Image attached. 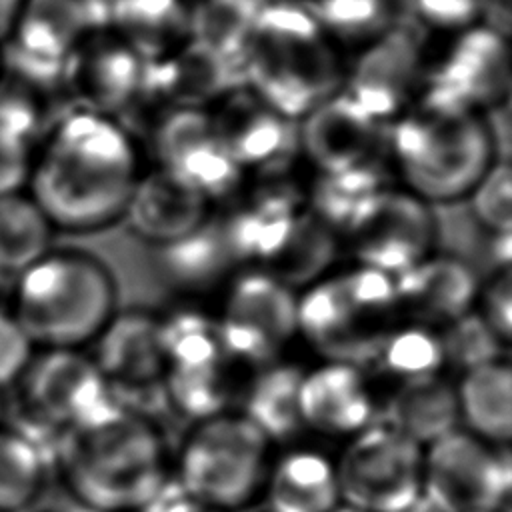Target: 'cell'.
I'll return each instance as SVG.
<instances>
[{
  "label": "cell",
  "mask_w": 512,
  "mask_h": 512,
  "mask_svg": "<svg viewBox=\"0 0 512 512\" xmlns=\"http://www.w3.org/2000/svg\"><path fill=\"white\" fill-rule=\"evenodd\" d=\"M446 366L436 328L412 320L398 322L382 340L372 364L374 374L396 384L440 376Z\"/></svg>",
  "instance_id": "cell-32"
},
{
  "label": "cell",
  "mask_w": 512,
  "mask_h": 512,
  "mask_svg": "<svg viewBox=\"0 0 512 512\" xmlns=\"http://www.w3.org/2000/svg\"><path fill=\"white\" fill-rule=\"evenodd\" d=\"M396 184L390 160H372L334 172H312L306 182V208L338 236L384 188Z\"/></svg>",
  "instance_id": "cell-30"
},
{
  "label": "cell",
  "mask_w": 512,
  "mask_h": 512,
  "mask_svg": "<svg viewBox=\"0 0 512 512\" xmlns=\"http://www.w3.org/2000/svg\"><path fill=\"white\" fill-rule=\"evenodd\" d=\"M438 334L446 366L450 364L460 372L504 358L506 344L476 310H470L438 328Z\"/></svg>",
  "instance_id": "cell-37"
},
{
  "label": "cell",
  "mask_w": 512,
  "mask_h": 512,
  "mask_svg": "<svg viewBox=\"0 0 512 512\" xmlns=\"http://www.w3.org/2000/svg\"><path fill=\"white\" fill-rule=\"evenodd\" d=\"M6 308L34 348H82L116 314V282L98 256L50 248L12 278Z\"/></svg>",
  "instance_id": "cell-5"
},
{
  "label": "cell",
  "mask_w": 512,
  "mask_h": 512,
  "mask_svg": "<svg viewBox=\"0 0 512 512\" xmlns=\"http://www.w3.org/2000/svg\"><path fill=\"white\" fill-rule=\"evenodd\" d=\"M424 448L376 420L334 458L340 502L362 512H396L422 492Z\"/></svg>",
  "instance_id": "cell-10"
},
{
  "label": "cell",
  "mask_w": 512,
  "mask_h": 512,
  "mask_svg": "<svg viewBox=\"0 0 512 512\" xmlns=\"http://www.w3.org/2000/svg\"><path fill=\"white\" fill-rule=\"evenodd\" d=\"M396 512H438V510H436L434 504L420 492V496H416L412 502H408L406 506H402V508L396 510Z\"/></svg>",
  "instance_id": "cell-48"
},
{
  "label": "cell",
  "mask_w": 512,
  "mask_h": 512,
  "mask_svg": "<svg viewBox=\"0 0 512 512\" xmlns=\"http://www.w3.org/2000/svg\"><path fill=\"white\" fill-rule=\"evenodd\" d=\"M394 284L400 316L436 330L474 310L480 290L468 262L436 252L394 276Z\"/></svg>",
  "instance_id": "cell-23"
},
{
  "label": "cell",
  "mask_w": 512,
  "mask_h": 512,
  "mask_svg": "<svg viewBox=\"0 0 512 512\" xmlns=\"http://www.w3.org/2000/svg\"><path fill=\"white\" fill-rule=\"evenodd\" d=\"M342 238L356 264L398 276L434 252L436 218L430 204L392 184L368 200Z\"/></svg>",
  "instance_id": "cell-16"
},
{
  "label": "cell",
  "mask_w": 512,
  "mask_h": 512,
  "mask_svg": "<svg viewBox=\"0 0 512 512\" xmlns=\"http://www.w3.org/2000/svg\"><path fill=\"white\" fill-rule=\"evenodd\" d=\"M28 512H34V510L30 508ZM40 512H88V510H86V508H82L78 502H74V500L70 498V506H68V508H60V506H56V508H48V510H40Z\"/></svg>",
  "instance_id": "cell-49"
},
{
  "label": "cell",
  "mask_w": 512,
  "mask_h": 512,
  "mask_svg": "<svg viewBox=\"0 0 512 512\" xmlns=\"http://www.w3.org/2000/svg\"><path fill=\"white\" fill-rule=\"evenodd\" d=\"M144 60L112 30H90L68 56L62 88L74 108L118 118L126 114L138 94Z\"/></svg>",
  "instance_id": "cell-19"
},
{
  "label": "cell",
  "mask_w": 512,
  "mask_h": 512,
  "mask_svg": "<svg viewBox=\"0 0 512 512\" xmlns=\"http://www.w3.org/2000/svg\"><path fill=\"white\" fill-rule=\"evenodd\" d=\"M428 36L398 18L344 62L342 92L382 124L396 120L422 92Z\"/></svg>",
  "instance_id": "cell-12"
},
{
  "label": "cell",
  "mask_w": 512,
  "mask_h": 512,
  "mask_svg": "<svg viewBox=\"0 0 512 512\" xmlns=\"http://www.w3.org/2000/svg\"><path fill=\"white\" fill-rule=\"evenodd\" d=\"M454 390L464 430L506 446L512 436V370L506 358L464 370Z\"/></svg>",
  "instance_id": "cell-29"
},
{
  "label": "cell",
  "mask_w": 512,
  "mask_h": 512,
  "mask_svg": "<svg viewBox=\"0 0 512 512\" xmlns=\"http://www.w3.org/2000/svg\"><path fill=\"white\" fill-rule=\"evenodd\" d=\"M380 422L408 436L422 448L460 428L456 390L442 374L392 386L382 406Z\"/></svg>",
  "instance_id": "cell-26"
},
{
  "label": "cell",
  "mask_w": 512,
  "mask_h": 512,
  "mask_svg": "<svg viewBox=\"0 0 512 512\" xmlns=\"http://www.w3.org/2000/svg\"><path fill=\"white\" fill-rule=\"evenodd\" d=\"M0 72H2V64H0Z\"/></svg>",
  "instance_id": "cell-53"
},
{
  "label": "cell",
  "mask_w": 512,
  "mask_h": 512,
  "mask_svg": "<svg viewBox=\"0 0 512 512\" xmlns=\"http://www.w3.org/2000/svg\"><path fill=\"white\" fill-rule=\"evenodd\" d=\"M36 348L6 306H0V390L16 384Z\"/></svg>",
  "instance_id": "cell-42"
},
{
  "label": "cell",
  "mask_w": 512,
  "mask_h": 512,
  "mask_svg": "<svg viewBox=\"0 0 512 512\" xmlns=\"http://www.w3.org/2000/svg\"><path fill=\"white\" fill-rule=\"evenodd\" d=\"M344 62L304 0H264L242 56V84L300 122L342 88Z\"/></svg>",
  "instance_id": "cell-4"
},
{
  "label": "cell",
  "mask_w": 512,
  "mask_h": 512,
  "mask_svg": "<svg viewBox=\"0 0 512 512\" xmlns=\"http://www.w3.org/2000/svg\"><path fill=\"white\" fill-rule=\"evenodd\" d=\"M512 472L506 448L464 428L424 446L422 494L438 512H502Z\"/></svg>",
  "instance_id": "cell-11"
},
{
  "label": "cell",
  "mask_w": 512,
  "mask_h": 512,
  "mask_svg": "<svg viewBox=\"0 0 512 512\" xmlns=\"http://www.w3.org/2000/svg\"><path fill=\"white\" fill-rule=\"evenodd\" d=\"M398 16L428 38L460 32L478 24L476 0H396Z\"/></svg>",
  "instance_id": "cell-40"
},
{
  "label": "cell",
  "mask_w": 512,
  "mask_h": 512,
  "mask_svg": "<svg viewBox=\"0 0 512 512\" xmlns=\"http://www.w3.org/2000/svg\"><path fill=\"white\" fill-rule=\"evenodd\" d=\"M264 0H192L190 40L242 72V56Z\"/></svg>",
  "instance_id": "cell-33"
},
{
  "label": "cell",
  "mask_w": 512,
  "mask_h": 512,
  "mask_svg": "<svg viewBox=\"0 0 512 512\" xmlns=\"http://www.w3.org/2000/svg\"><path fill=\"white\" fill-rule=\"evenodd\" d=\"M54 228L28 196H0V274L14 278L52 248Z\"/></svg>",
  "instance_id": "cell-34"
},
{
  "label": "cell",
  "mask_w": 512,
  "mask_h": 512,
  "mask_svg": "<svg viewBox=\"0 0 512 512\" xmlns=\"http://www.w3.org/2000/svg\"><path fill=\"white\" fill-rule=\"evenodd\" d=\"M236 266L214 212L184 238L158 248L162 280L182 294H206L224 286Z\"/></svg>",
  "instance_id": "cell-25"
},
{
  "label": "cell",
  "mask_w": 512,
  "mask_h": 512,
  "mask_svg": "<svg viewBox=\"0 0 512 512\" xmlns=\"http://www.w3.org/2000/svg\"><path fill=\"white\" fill-rule=\"evenodd\" d=\"M6 408H8L6 390H0V428H2V422H4V416H6Z\"/></svg>",
  "instance_id": "cell-51"
},
{
  "label": "cell",
  "mask_w": 512,
  "mask_h": 512,
  "mask_svg": "<svg viewBox=\"0 0 512 512\" xmlns=\"http://www.w3.org/2000/svg\"><path fill=\"white\" fill-rule=\"evenodd\" d=\"M24 420L56 436L104 404L110 394L90 354L80 348H38L16 380Z\"/></svg>",
  "instance_id": "cell-14"
},
{
  "label": "cell",
  "mask_w": 512,
  "mask_h": 512,
  "mask_svg": "<svg viewBox=\"0 0 512 512\" xmlns=\"http://www.w3.org/2000/svg\"><path fill=\"white\" fill-rule=\"evenodd\" d=\"M10 284H12V278L0 274V294L6 296V302H8V292H10Z\"/></svg>",
  "instance_id": "cell-50"
},
{
  "label": "cell",
  "mask_w": 512,
  "mask_h": 512,
  "mask_svg": "<svg viewBox=\"0 0 512 512\" xmlns=\"http://www.w3.org/2000/svg\"><path fill=\"white\" fill-rule=\"evenodd\" d=\"M496 158L486 114L428 94L388 124L394 180L426 204L466 198Z\"/></svg>",
  "instance_id": "cell-3"
},
{
  "label": "cell",
  "mask_w": 512,
  "mask_h": 512,
  "mask_svg": "<svg viewBox=\"0 0 512 512\" xmlns=\"http://www.w3.org/2000/svg\"><path fill=\"white\" fill-rule=\"evenodd\" d=\"M338 50H358L382 36L398 16L396 0H304Z\"/></svg>",
  "instance_id": "cell-36"
},
{
  "label": "cell",
  "mask_w": 512,
  "mask_h": 512,
  "mask_svg": "<svg viewBox=\"0 0 512 512\" xmlns=\"http://www.w3.org/2000/svg\"><path fill=\"white\" fill-rule=\"evenodd\" d=\"M338 246V234L306 208L280 250L260 270L276 276L292 290H302L332 272Z\"/></svg>",
  "instance_id": "cell-31"
},
{
  "label": "cell",
  "mask_w": 512,
  "mask_h": 512,
  "mask_svg": "<svg viewBox=\"0 0 512 512\" xmlns=\"http://www.w3.org/2000/svg\"><path fill=\"white\" fill-rule=\"evenodd\" d=\"M474 310L486 320L496 336L508 344L512 336V284L510 268H496L490 280L480 286Z\"/></svg>",
  "instance_id": "cell-41"
},
{
  "label": "cell",
  "mask_w": 512,
  "mask_h": 512,
  "mask_svg": "<svg viewBox=\"0 0 512 512\" xmlns=\"http://www.w3.org/2000/svg\"><path fill=\"white\" fill-rule=\"evenodd\" d=\"M470 210L476 222L490 234L510 232L512 226V172L510 158H496L474 184Z\"/></svg>",
  "instance_id": "cell-39"
},
{
  "label": "cell",
  "mask_w": 512,
  "mask_h": 512,
  "mask_svg": "<svg viewBox=\"0 0 512 512\" xmlns=\"http://www.w3.org/2000/svg\"><path fill=\"white\" fill-rule=\"evenodd\" d=\"M142 170L140 144L122 120L72 108L36 144L26 192L54 230L90 234L124 218Z\"/></svg>",
  "instance_id": "cell-1"
},
{
  "label": "cell",
  "mask_w": 512,
  "mask_h": 512,
  "mask_svg": "<svg viewBox=\"0 0 512 512\" xmlns=\"http://www.w3.org/2000/svg\"><path fill=\"white\" fill-rule=\"evenodd\" d=\"M192 0H114L106 28L142 60L164 58L190 40Z\"/></svg>",
  "instance_id": "cell-27"
},
{
  "label": "cell",
  "mask_w": 512,
  "mask_h": 512,
  "mask_svg": "<svg viewBox=\"0 0 512 512\" xmlns=\"http://www.w3.org/2000/svg\"><path fill=\"white\" fill-rule=\"evenodd\" d=\"M304 430L328 438H350L378 418V400L368 370L338 360H322L304 370L300 384Z\"/></svg>",
  "instance_id": "cell-21"
},
{
  "label": "cell",
  "mask_w": 512,
  "mask_h": 512,
  "mask_svg": "<svg viewBox=\"0 0 512 512\" xmlns=\"http://www.w3.org/2000/svg\"><path fill=\"white\" fill-rule=\"evenodd\" d=\"M94 30L82 0H24L6 44L16 52L18 78L46 90L62 86L68 56Z\"/></svg>",
  "instance_id": "cell-18"
},
{
  "label": "cell",
  "mask_w": 512,
  "mask_h": 512,
  "mask_svg": "<svg viewBox=\"0 0 512 512\" xmlns=\"http://www.w3.org/2000/svg\"><path fill=\"white\" fill-rule=\"evenodd\" d=\"M42 90L18 76L0 72V138L36 148L34 138L44 136Z\"/></svg>",
  "instance_id": "cell-38"
},
{
  "label": "cell",
  "mask_w": 512,
  "mask_h": 512,
  "mask_svg": "<svg viewBox=\"0 0 512 512\" xmlns=\"http://www.w3.org/2000/svg\"><path fill=\"white\" fill-rule=\"evenodd\" d=\"M34 148L0 138V196L26 192Z\"/></svg>",
  "instance_id": "cell-43"
},
{
  "label": "cell",
  "mask_w": 512,
  "mask_h": 512,
  "mask_svg": "<svg viewBox=\"0 0 512 512\" xmlns=\"http://www.w3.org/2000/svg\"><path fill=\"white\" fill-rule=\"evenodd\" d=\"M210 214L212 204L200 190L158 164L142 170L124 210L128 228L156 248L184 238Z\"/></svg>",
  "instance_id": "cell-22"
},
{
  "label": "cell",
  "mask_w": 512,
  "mask_h": 512,
  "mask_svg": "<svg viewBox=\"0 0 512 512\" xmlns=\"http://www.w3.org/2000/svg\"><path fill=\"white\" fill-rule=\"evenodd\" d=\"M52 462L88 512H142L172 474L152 418L112 398L56 436Z\"/></svg>",
  "instance_id": "cell-2"
},
{
  "label": "cell",
  "mask_w": 512,
  "mask_h": 512,
  "mask_svg": "<svg viewBox=\"0 0 512 512\" xmlns=\"http://www.w3.org/2000/svg\"><path fill=\"white\" fill-rule=\"evenodd\" d=\"M142 512H224V510L212 508L192 498L182 490V486L170 474V478L162 484V488L156 492V496L146 504Z\"/></svg>",
  "instance_id": "cell-44"
},
{
  "label": "cell",
  "mask_w": 512,
  "mask_h": 512,
  "mask_svg": "<svg viewBox=\"0 0 512 512\" xmlns=\"http://www.w3.org/2000/svg\"><path fill=\"white\" fill-rule=\"evenodd\" d=\"M296 312L298 336L322 360L364 370L402 318L394 276L356 262L302 288Z\"/></svg>",
  "instance_id": "cell-6"
},
{
  "label": "cell",
  "mask_w": 512,
  "mask_h": 512,
  "mask_svg": "<svg viewBox=\"0 0 512 512\" xmlns=\"http://www.w3.org/2000/svg\"><path fill=\"white\" fill-rule=\"evenodd\" d=\"M304 370L300 364L276 360L256 368L240 390V414L246 416L268 442H288L302 430L300 384Z\"/></svg>",
  "instance_id": "cell-28"
},
{
  "label": "cell",
  "mask_w": 512,
  "mask_h": 512,
  "mask_svg": "<svg viewBox=\"0 0 512 512\" xmlns=\"http://www.w3.org/2000/svg\"><path fill=\"white\" fill-rule=\"evenodd\" d=\"M332 512H362V510H356V508H352V506H346V504H338Z\"/></svg>",
  "instance_id": "cell-52"
},
{
  "label": "cell",
  "mask_w": 512,
  "mask_h": 512,
  "mask_svg": "<svg viewBox=\"0 0 512 512\" xmlns=\"http://www.w3.org/2000/svg\"><path fill=\"white\" fill-rule=\"evenodd\" d=\"M92 344L90 356L112 400L148 418L168 406L166 360L156 314L140 308L116 312Z\"/></svg>",
  "instance_id": "cell-13"
},
{
  "label": "cell",
  "mask_w": 512,
  "mask_h": 512,
  "mask_svg": "<svg viewBox=\"0 0 512 512\" xmlns=\"http://www.w3.org/2000/svg\"><path fill=\"white\" fill-rule=\"evenodd\" d=\"M492 260L496 262V268H510V232L492 234Z\"/></svg>",
  "instance_id": "cell-47"
},
{
  "label": "cell",
  "mask_w": 512,
  "mask_h": 512,
  "mask_svg": "<svg viewBox=\"0 0 512 512\" xmlns=\"http://www.w3.org/2000/svg\"><path fill=\"white\" fill-rule=\"evenodd\" d=\"M146 132L154 164L188 180L212 206L232 200L248 180L218 136L208 108L164 110L148 122Z\"/></svg>",
  "instance_id": "cell-15"
},
{
  "label": "cell",
  "mask_w": 512,
  "mask_h": 512,
  "mask_svg": "<svg viewBox=\"0 0 512 512\" xmlns=\"http://www.w3.org/2000/svg\"><path fill=\"white\" fill-rule=\"evenodd\" d=\"M478 24L510 40L512 0H476Z\"/></svg>",
  "instance_id": "cell-45"
},
{
  "label": "cell",
  "mask_w": 512,
  "mask_h": 512,
  "mask_svg": "<svg viewBox=\"0 0 512 512\" xmlns=\"http://www.w3.org/2000/svg\"><path fill=\"white\" fill-rule=\"evenodd\" d=\"M48 460L26 432L0 428V512H28L42 496Z\"/></svg>",
  "instance_id": "cell-35"
},
{
  "label": "cell",
  "mask_w": 512,
  "mask_h": 512,
  "mask_svg": "<svg viewBox=\"0 0 512 512\" xmlns=\"http://www.w3.org/2000/svg\"><path fill=\"white\" fill-rule=\"evenodd\" d=\"M268 438L240 412L194 422L174 464V480L192 498L234 512L262 492L270 466Z\"/></svg>",
  "instance_id": "cell-7"
},
{
  "label": "cell",
  "mask_w": 512,
  "mask_h": 512,
  "mask_svg": "<svg viewBox=\"0 0 512 512\" xmlns=\"http://www.w3.org/2000/svg\"><path fill=\"white\" fill-rule=\"evenodd\" d=\"M510 40L480 24L428 38L420 94L488 114L510 102Z\"/></svg>",
  "instance_id": "cell-9"
},
{
  "label": "cell",
  "mask_w": 512,
  "mask_h": 512,
  "mask_svg": "<svg viewBox=\"0 0 512 512\" xmlns=\"http://www.w3.org/2000/svg\"><path fill=\"white\" fill-rule=\"evenodd\" d=\"M298 292L260 268H246L226 282L216 316L226 354L240 368L280 360L298 336Z\"/></svg>",
  "instance_id": "cell-8"
},
{
  "label": "cell",
  "mask_w": 512,
  "mask_h": 512,
  "mask_svg": "<svg viewBox=\"0 0 512 512\" xmlns=\"http://www.w3.org/2000/svg\"><path fill=\"white\" fill-rule=\"evenodd\" d=\"M212 124L246 178L292 170L300 158L298 122L244 84L208 108Z\"/></svg>",
  "instance_id": "cell-17"
},
{
  "label": "cell",
  "mask_w": 512,
  "mask_h": 512,
  "mask_svg": "<svg viewBox=\"0 0 512 512\" xmlns=\"http://www.w3.org/2000/svg\"><path fill=\"white\" fill-rule=\"evenodd\" d=\"M262 492L268 512H332L342 504L334 458L304 446L270 460Z\"/></svg>",
  "instance_id": "cell-24"
},
{
  "label": "cell",
  "mask_w": 512,
  "mask_h": 512,
  "mask_svg": "<svg viewBox=\"0 0 512 512\" xmlns=\"http://www.w3.org/2000/svg\"><path fill=\"white\" fill-rule=\"evenodd\" d=\"M300 158L312 172H334L388 158V124L378 122L342 90L298 122Z\"/></svg>",
  "instance_id": "cell-20"
},
{
  "label": "cell",
  "mask_w": 512,
  "mask_h": 512,
  "mask_svg": "<svg viewBox=\"0 0 512 512\" xmlns=\"http://www.w3.org/2000/svg\"><path fill=\"white\" fill-rule=\"evenodd\" d=\"M24 0H0V44L10 36Z\"/></svg>",
  "instance_id": "cell-46"
}]
</instances>
